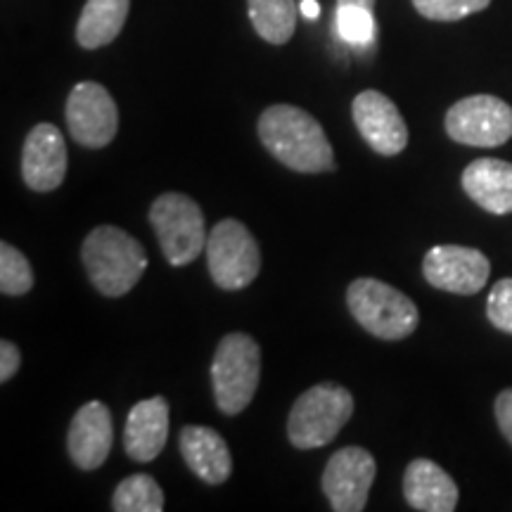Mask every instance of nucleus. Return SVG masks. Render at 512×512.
I'll return each instance as SVG.
<instances>
[{
    "label": "nucleus",
    "instance_id": "11",
    "mask_svg": "<svg viewBox=\"0 0 512 512\" xmlns=\"http://www.w3.org/2000/svg\"><path fill=\"white\" fill-rule=\"evenodd\" d=\"M427 283L451 294H477L489 280V259L472 247L439 245L432 247L422 261Z\"/></svg>",
    "mask_w": 512,
    "mask_h": 512
},
{
    "label": "nucleus",
    "instance_id": "23",
    "mask_svg": "<svg viewBox=\"0 0 512 512\" xmlns=\"http://www.w3.org/2000/svg\"><path fill=\"white\" fill-rule=\"evenodd\" d=\"M337 34L354 46H366L375 36L373 10L358 5H337Z\"/></svg>",
    "mask_w": 512,
    "mask_h": 512
},
{
    "label": "nucleus",
    "instance_id": "3",
    "mask_svg": "<svg viewBox=\"0 0 512 512\" xmlns=\"http://www.w3.org/2000/svg\"><path fill=\"white\" fill-rule=\"evenodd\" d=\"M354 415V396L337 382H320L294 401L287 437L294 448L328 446Z\"/></svg>",
    "mask_w": 512,
    "mask_h": 512
},
{
    "label": "nucleus",
    "instance_id": "19",
    "mask_svg": "<svg viewBox=\"0 0 512 512\" xmlns=\"http://www.w3.org/2000/svg\"><path fill=\"white\" fill-rule=\"evenodd\" d=\"M131 0H86L79 24H76V41L81 48L98 50L110 46L124 29Z\"/></svg>",
    "mask_w": 512,
    "mask_h": 512
},
{
    "label": "nucleus",
    "instance_id": "9",
    "mask_svg": "<svg viewBox=\"0 0 512 512\" xmlns=\"http://www.w3.org/2000/svg\"><path fill=\"white\" fill-rule=\"evenodd\" d=\"M69 133L91 150L107 147L119 131V110L112 93L95 81L76 83L64 107Z\"/></svg>",
    "mask_w": 512,
    "mask_h": 512
},
{
    "label": "nucleus",
    "instance_id": "22",
    "mask_svg": "<svg viewBox=\"0 0 512 512\" xmlns=\"http://www.w3.org/2000/svg\"><path fill=\"white\" fill-rule=\"evenodd\" d=\"M31 287H34V271L27 256L10 242H0V292L5 297H19Z\"/></svg>",
    "mask_w": 512,
    "mask_h": 512
},
{
    "label": "nucleus",
    "instance_id": "28",
    "mask_svg": "<svg viewBox=\"0 0 512 512\" xmlns=\"http://www.w3.org/2000/svg\"><path fill=\"white\" fill-rule=\"evenodd\" d=\"M299 10H302V15L306 19H318L320 15V5L316 0H302V3H299Z\"/></svg>",
    "mask_w": 512,
    "mask_h": 512
},
{
    "label": "nucleus",
    "instance_id": "4",
    "mask_svg": "<svg viewBox=\"0 0 512 512\" xmlns=\"http://www.w3.org/2000/svg\"><path fill=\"white\" fill-rule=\"evenodd\" d=\"M347 306L363 330L387 342L411 337L420 323L413 299L375 278L354 280L347 290Z\"/></svg>",
    "mask_w": 512,
    "mask_h": 512
},
{
    "label": "nucleus",
    "instance_id": "13",
    "mask_svg": "<svg viewBox=\"0 0 512 512\" xmlns=\"http://www.w3.org/2000/svg\"><path fill=\"white\" fill-rule=\"evenodd\" d=\"M67 143L53 124H36L22 147V178L34 192L60 188L67 176Z\"/></svg>",
    "mask_w": 512,
    "mask_h": 512
},
{
    "label": "nucleus",
    "instance_id": "17",
    "mask_svg": "<svg viewBox=\"0 0 512 512\" xmlns=\"http://www.w3.org/2000/svg\"><path fill=\"white\" fill-rule=\"evenodd\" d=\"M403 496L420 512H453L458 505V484L444 467L427 458L413 460L403 472Z\"/></svg>",
    "mask_w": 512,
    "mask_h": 512
},
{
    "label": "nucleus",
    "instance_id": "24",
    "mask_svg": "<svg viewBox=\"0 0 512 512\" xmlns=\"http://www.w3.org/2000/svg\"><path fill=\"white\" fill-rule=\"evenodd\" d=\"M491 0H413L415 10L432 22H458L489 8Z\"/></svg>",
    "mask_w": 512,
    "mask_h": 512
},
{
    "label": "nucleus",
    "instance_id": "1",
    "mask_svg": "<svg viewBox=\"0 0 512 512\" xmlns=\"http://www.w3.org/2000/svg\"><path fill=\"white\" fill-rule=\"evenodd\" d=\"M259 138L271 155L297 174L335 171V152L323 126L294 105H271L259 117Z\"/></svg>",
    "mask_w": 512,
    "mask_h": 512
},
{
    "label": "nucleus",
    "instance_id": "29",
    "mask_svg": "<svg viewBox=\"0 0 512 512\" xmlns=\"http://www.w3.org/2000/svg\"><path fill=\"white\" fill-rule=\"evenodd\" d=\"M337 5H358V8H375V0H337Z\"/></svg>",
    "mask_w": 512,
    "mask_h": 512
},
{
    "label": "nucleus",
    "instance_id": "12",
    "mask_svg": "<svg viewBox=\"0 0 512 512\" xmlns=\"http://www.w3.org/2000/svg\"><path fill=\"white\" fill-rule=\"evenodd\" d=\"M351 114H354V124L361 138L373 147L377 155L394 157L406 150L408 126L399 107L387 95L380 91L358 93L354 105H351Z\"/></svg>",
    "mask_w": 512,
    "mask_h": 512
},
{
    "label": "nucleus",
    "instance_id": "20",
    "mask_svg": "<svg viewBox=\"0 0 512 512\" xmlns=\"http://www.w3.org/2000/svg\"><path fill=\"white\" fill-rule=\"evenodd\" d=\"M249 19L256 34L273 46H285L297 29L294 0H247Z\"/></svg>",
    "mask_w": 512,
    "mask_h": 512
},
{
    "label": "nucleus",
    "instance_id": "10",
    "mask_svg": "<svg viewBox=\"0 0 512 512\" xmlns=\"http://www.w3.org/2000/svg\"><path fill=\"white\" fill-rule=\"evenodd\" d=\"M375 458L361 446H347L332 453L323 472V494L335 512L366 510L370 486L375 482Z\"/></svg>",
    "mask_w": 512,
    "mask_h": 512
},
{
    "label": "nucleus",
    "instance_id": "21",
    "mask_svg": "<svg viewBox=\"0 0 512 512\" xmlns=\"http://www.w3.org/2000/svg\"><path fill=\"white\" fill-rule=\"evenodd\" d=\"M112 510L117 512H162L164 491L150 475H131L117 486L112 496Z\"/></svg>",
    "mask_w": 512,
    "mask_h": 512
},
{
    "label": "nucleus",
    "instance_id": "5",
    "mask_svg": "<svg viewBox=\"0 0 512 512\" xmlns=\"http://www.w3.org/2000/svg\"><path fill=\"white\" fill-rule=\"evenodd\" d=\"M261 377V349L245 332H230L211 361L214 399L221 413L238 415L252 403Z\"/></svg>",
    "mask_w": 512,
    "mask_h": 512
},
{
    "label": "nucleus",
    "instance_id": "7",
    "mask_svg": "<svg viewBox=\"0 0 512 512\" xmlns=\"http://www.w3.org/2000/svg\"><path fill=\"white\" fill-rule=\"evenodd\" d=\"M209 275L221 290L235 292L252 285L261 271V252L254 235L238 219H223L207 238Z\"/></svg>",
    "mask_w": 512,
    "mask_h": 512
},
{
    "label": "nucleus",
    "instance_id": "26",
    "mask_svg": "<svg viewBox=\"0 0 512 512\" xmlns=\"http://www.w3.org/2000/svg\"><path fill=\"white\" fill-rule=\"evenodd\" d=\"M19 366H22V351L15 342L3 339L0 342V382L8 384L17 375Z\"/></svg>",
    "mask_w": 512,
    "mask_h": 512
},
{
    "label": "nucleus",
    "instance_id": "14",
    "mask_svg": "<svg viewBox=\"0 0 512 512\" xmlns=\"http://www.w3.org/2000/svg\"><path fill=\"white\" fill-rule=\"evenodd\" d=\"M114 425L105 403L91 401L81 406L72 418L67 434V451L79 470H98L112 451Z\"/></svg>",
    "mask_w": 512,
    "mask_h": 512
},
{
    "label": "nucleus",
    "instance_id": "27",
    "mask_svg": "<svg viewBox=\"0 0 512 512\" xmlns=\"http://www.w3.org/2000/svg\"><path fill=\"white\" fill-rule=\"evenodd\" d=\"M496 422L512 446V389H503L496 399Z\"/></svg>",
    "mask_w": 512,
    "mask_h": 512
},
{
    "label": "nucleus",
    "instance_id": "6",
    "mask_svg": "<svg viewBox=\"0 0 512 512\" xmlns=\"http://www.w3.org/2000/svg\"><path fill=\"white\" fill-rule=\"evenodd\" d=\"M150 223L171 266H188L207 247L204 214L192 197L164 192L150 207Z\"/></svg>",
    "mask_w": 512,
    "mask_h": 512
},
{
    "label": "nucleus",
    "instance_id": "16",
    "mask_svg": "<svg viewBox=\"0 0 512 512\" xmlns=\"http://www.w3.org/2000/svg\"><path fill=\"white\" fill-rule=\"evenodd\" d=\"M178 448L192 472L204 484H223L233 472V456L226 439L204 425H185L178 434Z\"/></svg>",
    "mask_w": 512,
    "mask_h": 512
},
{
    "label": "nucleus",
    "instance_id": "18",
    "mask_svg": "<svg viewBox=\"0 0 512 512\" xmlns=\"http://www.w3.org/2000/svg\"><path fill=\"white\" fill-rule=\"evenodd\" d=\"M463 190L489 214H512V164L491 157L475 159L463 171Z\"/></svg>",
    "mask_w": 512,
    "mask_h": 512
},
{
    "label": "nucleus",
    "instance_id": "8",
    "mask_svg": "<svg viewBox=\"0 0 512 512\" xmlns=\"http://www.w3.org/2000/svg\"><path fill=\"white\" fill-rule=\"evenodd\" d=\"M446 133L470 147H498L512 138V107L494 95H470L446 112Z\"/></svg>",
    "mask_w": 512,
    "mask_h": 512
},
{
    "label": "nucleus",
    "instance_id": "25",
    "mask_svg": "<svg viewBox=\"0 0 512 512\" xmlns=\"http://www.w3.org/2000/svg\"><path fill=\"white\" fill-rule=\"evenodd\" d=\"M486 316L494 328L512 335V278H503L494 285L486 302Z\"/></svg>",
    "mask_w": 512,
    "mask_h": 512
},
{
    "label": "nucleus",
    "instance_id": "2",
    "mask_svg": "<svg viewBox=\"0 0 512 512\" xmlns=\"http://www.w3.org/2000/svg\"><path fill=\"white\" fill-rule=\"evenodd\" d=\"M81 261L95 290L105 297H124L143 278L147 254L126 230L98 226L83 240Z\"/></svg>",
    "mask_w": 512,
    "mask_h": 512
},
{
    "label": "nucleus",
    "instance_id": "15",
    "mask_svg": "<svg viewBox=\"0 0 512 512\" xmlns=\"http://www.w3.org/2000/svg\"><path fill=\"white\" fill-rule=\"evenodd\" d=\"M169 439V403L164 396L138 401L124 427L126 456L136 463H150L164 451Z\"/></svg>",
    "mask_w": 512,
    "mask_h": 512
}]
</instances>
